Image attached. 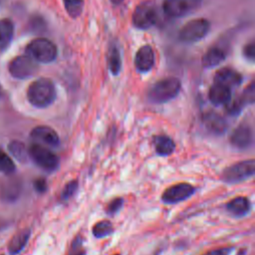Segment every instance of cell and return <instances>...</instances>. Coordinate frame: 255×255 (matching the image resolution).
<instances>
[{"label": "cell", "instance_id": "6da1fadb", "mask_svg": "<svg viewBox=\"0 0 255 255\" xmlns=\"http://www.w3.org/2000/svg\"><path fill=\"white\" fill-rule=\"evenodd\" d=\"M27 99L35 108L44 109L53 104L56 99V89L54 83L47 78H40L29 86Z\"/></svg>", "mask_w": 255, "mask_h": 255}, {"label": "cell", "instance_id": "7a4b0ae2", "mask_svg": "<svg viewBox=\"0 0 255 255\" xmlns=\"http://www.w3.org/2000/svg\"><path fill=\"white\" fill-rule=\"evenodd\" d=\"M181 88L179 80L167 78L154 83L147 94L148 100L154 104H163L175 98Z\"/></svg>", "mask_w": 255, "mask_h": 255}, {"label": "cell", "instance_id": "3957f363", "mask_svg": "<svg viewBox=\"0 0 255 255\" xmlns=\"http://www.w3.org/2000/svg\"><path fill=\"white\" fill-rule=\"evenodd\" d=\"M26 54L37 63L47 64L56 59L57 47L46 38H37L27 45Z\"/></svg>", "mask_w": 255, "mask_h": 255}, {"label": "cell", "instance_id": "277c9868", "mask_svg": "<svg viewBox=\"0 0 255 255\" xmlns=\"http://www.w3.org/2000/svg\"><path fill=\"white\" fill-rule=\"evenodd\" d=\"M255 160L253 158L242 160L227 166L223 171L221 178L227 183H238L254 175Z\"/></svg>", "mask_w": 255, "mask_h": 255}, {"label": "cell", "instance_id": "5b68a950", "mask_svg": "<svg viewBox=\"0 0 255 255\" xmlns=\"http://www.w3.org/2000/svg\"><path fill=\"white\" fill-rule=\"evenodd\" d=\"M28 153L29 157L46 171L52 172L59 167V157L42 144L32 143L28 148Z\"/></svg>", "mask_w": 255, "mask_h": 255}, {"label": "cell", "instance_id": "8992f818", "mask_svg": "<svg viewBox=\"0 0 255 255\" xmlns=\"http://www.w3.org/2000/svg\"><path fill=\"white\" fill-rule=\"evenodd\" d=\"M157 20V13L154 5L145 1L136 6L132 14V24L137 29H148L155 24Z\"/></svg>", "mask_w": 255, "mask_h": 255}, {"label": "cell", "instance_id": "52a82bcc", "mask_svg": "<svg viewBox=\"0 0 255 255\" xmlns=\"http://www.w3.org/2000/svg\"><path fill=\"white\" fill-rule=\"evenodd\" d=\"M209 28L210 24L206 19H193L181 28L179 38L185 43H193L202 39L208 33Z\"/></svg>", "mask_w": 255, "mask_h": 255}, {"label": "cell", "instance_id": "ba28073f", "mask_svg": "<svg viewBox=\"0 0 255 255\" xmlns=\"http://www.w3.org/2000/svg\"><path fill=\"white\" fill-rule=\"evenodd\" d=\"M37 69V62L27 54L15 57L8 67L9 73L16 79H27L33 76Z\"/></svg>", "mask_w": 255, "mask_h": 255}, {"label": "cell", "instance_id": "9c48e42d", "mask_svg": "<svg viewBox=\"0 0 255 255\" xmlns=\"http://www.w3.org/2000/svg\"><path fill=\"white\" fill-rule=\"evenodd\" d=\"M201 5V0H164L163 11L172 18H179L196 11Z\"/></svg>", "mask_w": 255, "mask_h": 255}, {"label": "cell", "instance_id": "30bf717a", "mask_svg": "<svg viewBox=\"0 0 255 255\" xmlns=\"http://www.w3.org/2000/svg\"><path fill=\"white\" fill-rule=\"evenodd\" d=\"M195 192V187L189 183L181 182L166 188L162 195L161 200L165 204H174L186 200Z\"/></svg>", "mask_w": 255, "mask_h": 255}, {"label": "cell", "instance_id": "8fae6325", "mask_svg": "<svg viewBox=\"0 0 255 255\" xmlns=\"http://www.w3.org/2000/svg\"><path fill=\"white\" fill-rule=\"evenodd\" d=\"M30 136L36 143L56 147L60 143V137L55 129L47 126H38L31 130Z\"/></svg>", "mask_w": 255, "mask_h": 255}, {"label": "cell", "instance_id": "7c38bea8", "mask_svg": "<svg viewBox=\"0 0 255 255\" xmlns=\"http://www.w3.org/2000/svg\"><path fill=\"white\" fill-rule=\"evenodd\" d=\"M230 143L240 149H245L253 144V131L248 125H240L235 128L230 136Z\"/></svg>", "mask_w": 255, "mask_h": 255}, {"label": "cell", "instance_id": "4fadbf2b", "mask_svg": "<svg viewBox=\"0 0 255 255\" xmlns=\"http://www.w3.org/2000/svg\"><path fill=\"white\" fill-rule=\"evenodd\" d=\"M154 65V52L149 45L140 47L134 58V66L137 71L141 73L148 72Z\"/></svg>", "mask_w": 255, "mask_h": 255}, {"label": "cell", "instance_id": "5bb4252c", "mask_svg": "<svg viewBox=\"0 0 255 255\" xmlns=\"http://www.w3.org/2000/svg\"><path fill=\"white\" fill-rule=\"evenodd\" d=\"M202 123L208 131L217 135L223 134L228 128L227 122L224 118L214 112L205 113L202 116Z\"/></svg>", "mask_w": 255, "mask_h": 255}, {"label": "cell", "instance_id": "9a60e30c", "mask_svg": "<svg viewBox=\"0 0 255 255\" xmlns=\"http://www.w3.org/2000/svg\"><path fill=\"white\" fill-rule=\"evenodd\" d=\"M242 82V76L231 68H223L214 76V83L223 85L229 89L238 87Z\"/></svg>", "mask_w": 255, "mask_h": 255}, {"label": "cell", "instance_id": "2e32d148", "mask_svg": "<svg viewBox=\"0 0 255 255\" xmlns=\"http://www.w3.org/2000/svg\"><path fill=\"white\" fill-rule=\"evenodd\" d=\"M208 98H209V101L214 106L226 105L231 100V89L223 85L214 83L209 89Z\"/></svg>", "mask_w": 255, "mask_h": 255}, {"label": "cell", "instance_id": "e0dca14e", "mask_svg": "<svg viewBox=\"0 0 255 255\" xmlns=\"http://www.w3.org/2000/svg\"><path fill=\"white\" fill-rule=\"evenodd\" d=\"M251 208V203L246 196H236L226 204V209L236 217L245 216Z\"/></svg>", "mask_w": 255, "mask_h": 255}, {"label": "cell", "instance_id": "ac0fdd59", "mask_svg": "<svg viewBox=\"0 0 255 255\" xmlns=\"http://www.w3.org/2000/svg\"><path fill=\"white\" fill-rule=\"evenodd\" d=\"M31 235L30 228H24L18 231L10 240L8 244V251L11 255H16L20 253L23 248L26 246Z\"/></svg>", "mask_w": 255, "mask_h": 255}, {"label": "cell", "instance_id": "d6986e66", "mask_svg": "<svg viewBox=\"0 0 255 255\" xmlns=\"http://www.w3.org/2000/svg\"><path fill=\"white\" fill-rule=\"evenodd\" d=\"M155 151L161 156L170 155L175 149V143L171 137L165 134H158L153 136L152 139Z\"/></svg>", "mask_w": 255, "mask_h": 255}, {"label": "cell", "instance_id": "ffe728a7", "mask_svg": "<svg viewBox=\"0 0 255 255\" xmlns=\"http://www.w3.org/2000/svg\"><path fill=\"white\" fill-rule=\"evenodd\" d=\"M14 25L10 19L0 20V50L5 49L12 41Z\"/></svg>", "mask_w": 255, "mask_h": 255}, {"label": "cell", "instance_id": "44dd1931", "mask_svg": "<svg viewBox=\"0 0 255 255\" xmlns=\"http://www.w3.org/2000/svg\"><path fill=\"white\" fill-rule=\"evenodd\" d=\"M225 59V53L220 48H211L202 57V65L205 68H212Z\"/></svg>", "mask_w": 255, "mask_h": 255}, {"label": "cell", "instance_id": "7402d4cb", "mask_svg": "<svg viewBox=\"0 0 255 255\" xmlns=\"http://www.w3.org/2000/svg\"><path fill=\"white\" fill-rule=\"evenodd\" d=\"M8 150L9 152L20 162H26L28 160L29 157V153H28V148L26 147V145L17 139L11 140L8 143Z\"/></svg>", "mask_w": 255, "mask_h": 255}, {"label": "cell", "instance_id": "603a6c76", "mask_svg": "<svg viewBox=\"0 0 255 255\" xmlns=\"http://www.w3.org/2000/svg\"><path fill=\"white\" fill-rule=\"evenodd\" d=\"M114 232L113 223L110 220H100L92 228V233L96 238H104Z\"/></svg>", "mask_w": 255, "mask_h": 255}, {"label": "cell", "instance_id": "cb8c5ba5", "mask_svg": "<svg viewBox=\"0 0 255 255\" xmlns=\"http://www.w3.org/2000/svg\"><path fill=\"white\" fill-rule=\"evenodd\" d=\"M108 66L113 75H118L121 71L122 60L119 50L116 47H112L108 55Z\"/></svg>", "mask_w": 255, "mask_h": 255}, {"label": "cell", "instance_id": "d4e9b609", "mask_svg": "<svg viewBox=\"0 0 255 255\" xmlns=\"http://www.w3.org/2000/svg\"><path fill=\"white\" fill-rule=\"evenodd\" d=\"M65 9L70 17L77 18L82 14L84 0H63Z\"/></svg>", "mask_w": 255, "mask_h": 255}, {"label": "cell", "instance_id": "484cf974", "mask_svg": "<svg viewBox=\"0 0 255 255\" xmlns=\"http://www.w3.org/2000/svg\"><path fill=\"white\" fill-rule=\"evenodd\" d=\"M16 166L12 158L0 149V171L5 174H11L15 171Z\"/></svg>", "mask_w": 255, "mask_h": 255}, {"label": "cell", "instance_id": "4316f807", "mask_svg": "<svg viewBox=\"0 0 255 255\" xmlns=\"http://www.w3.org/2000/svg\"><path fill=\"white\" fill-rule=\"evenodd\" d=\"M68 255H86V250L84 248V239L81 235H78L72 241Z\"/></svg>", "mask_w": 255, "mask_h": 255}, {"label": "cell", "instance_id": "83f0119b", "mask_svg": "<svg viewBox=\"0 0 255 255\" xmlns=\"http://www.w3.org/2000/svg\"><path fill=\"white\" fill-rule=\"evenodd\" d=\"M79 187V182L78 180H71L69 181L63 188L61 192V199L62 200H68L70 199L78 190Z\"/></svg>", "mask_w": 255, "mask_h": 255}, {"label": "cell", "instance_id": "f1b7e54d", "mask_svg": "<svg viewBox=\"0 0 255 255\" xmlns=\"http://www.w3.org/2000/svg\"><path fill=\"white\" fill-rule=\"evenodd\" d=\"M226 105H227V108H226L227 112H228L230 115L235 116V115H238V114L241 112V110H242V108H243V106H244V103L242 102L241 99H237L236 101L231 102V103L229 102V103L226 104Z\"/></svg>", "mask_w": 255, "mask_h": 255}, {"label": "cell", "instance_id": "f546056e", "mask_svg": "<svg viewBox=\"0 0 255 255\" xmlns=\"http://www.w3.org/2000/svg\"><path fill=\"white\" fill-rule=\"evenodd\" d=\"M123 204H124V199L122 197H116L109 203L107 207V212L112 215L116 214L123 207Z\"/></svg>", "mask_w": 255, "mask_h": 255}, {"label": "cell", "instance_id": "4dcf8cb0", "mask_svg": "<svg viewBox=\"0 0 255 255\" xmlns=\"http://www.w3.org/2000/svg\"><path fill=\"white\" fill-rule=\"evenodd\" d=\"M242 102L245 104H253L254 102V83H251L249 87L244 91L242 98Z\"/></svg>", "mask_w": 255, "mask_h": 255}, {"label": "cell", "instance_id": "1f68e13d", "mask_svg": "<svg viewBox=\"0 0 255 255\" xmlns=\"http://www.w3.org/2000/svg\"><path fill=\"white\" fill-rule=\"evenodd\" d=\"M233 248L230 246H226V247H221V248H217V249H213L210 250L208 252H206L203 255H230V253L232 252Z\"/></svg>", "mask_w": 255, "mask_h": 255}, {"label": "cell", "instance_id": "d6a6232c", "mask_svg": "<svg viewBox=\"0 0 255 255\" xmlns=\"http://www.w3.org/2000/svg\"><path fill=\"white\" fill-rule=\"evenodd\" d=\"M244 56L247 59L251 60V61L254 60V58H255V44H254V42H251L247 46H245V48H244Z\"/></svg>", "mask_w": 255, "mask_h": 255}, {"label": "cell", "instance_id": "836d02e7", "mask_svg": "<svg viewBox=\"0 0 255 255\" xmlns=\"http://www.w3.org/2000/svg\"><path fill=\"white\" fill-rule=\"evenodd\" d=\"M34 188L37 192L43 193L47 190V182L44 178H37L34 181Z\"/></svg>", "mask_w": 255, "mask_h": 255}, {"label": "cell", "instance_id": "e575fe53", "mask_svg": "<svg viewBox=\"0 0 255 255\" xmlns=\"http://www.w3.org/2000/svg\"><path fill=\"white\" fill-rule=\"evenodd\" d=\"M111 2H112L113 4H115V5H119V4L123 3L124 0H111Z\"/></svg>", "mask_w": 255, "mask_h": 255}, {"label": "cell", "instance_id": "d590c367", "mask_svg": "<svg viewBox=\"0 0 255 255\" xmlns=\"http://www.w3.org/2000/svg\"><path fill=\"white\" fill-rule=\"evenodd\" d=\"M115 255H121V254H115Z\"/></svg>", "mask_w": 255, "mask_h": 255}]
</instances>
